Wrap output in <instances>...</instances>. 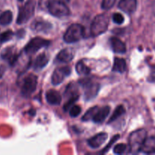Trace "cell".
<instances>
[{
	"mask_svg": "<svg viewBox=\"0 0 155 155\" xmlns=\"http://www.w3.org/2000/svg\"><path fill=\"white\" fill-rule=\"evenodd\" d=\"M109 22H110V17L107 14L104 13L97 15L91 24V35L95 37L104 33L107 30Z\"/></svg>",
	"mask_w": 155,
	"mask_h": 155,
	"instance_id": "obj_1",
	"label": "cell"
},
{
	"mask_svg": "<svg viewBox=\"0 0 155 155\" xmlns=\"http://www.w3.org/2000/svg\"><path fill=\"white\" fill-rule=\"evenodd\" d=\"M146 138L147 132L143 129L138 130L132 133L129 137L130 152L132 154H137L141 151V148Z\"/></svg>",
	"mask_w": 155,
	"mask_h": 155,
	"instance_id": "obj_2",
	"label": "cell"
},
{
	"mask_svg": "<svg viewBox=\"0 0 155 155\" xmlns=\"http://www.w3.org/2000/svg\"><path fill=\"white\" fill-rule=\"evenodd\" d=\"M84 27L79 24L70 26L64 35V40L67 43H74L80 41L84 36Z\"/></svg>",
	"mask_w": 155,
	"mask_h": 155,
	"instance_id": "obj_3",
	"label": "cell"
},
{
	"mask_svg": "<svg viewBox=\"0 0 155 155\" xmlns=\"http://www.w3.org/2000/svg\"><path fill=\"white\" fill-rule=\"evenodd\" d=\"M48 12L56 18H64L70 15V9L61 0H51L48 3Z\"/></svg>",
	"mask_w": 155,
	"mask_h": 155,
	"instance_id": "obj_4",
	"label": "cell"
},
{
	"mask_svg": "<svg viewBox=\"0 0 155 155\" xmlns=\"http://www.w3.org/2000/svg\"><path fill=\"white\" fill-rule=\"evenodd\" d=\"M35 6L36 3L33 0H28L24 5L20 8L19 13L17 18V24H26L34 15Z\"/></svg>",
	"mask_w": 155,
	"mask_h": 155,
	"instance_id": "obj_5",
	"label": "cell"
},
{
	"mask_svg": "<svg viewBox=\"0 0 155 155\" xmlns=\"http://www.w3.org/2000/svg\"><path fill=\"white\" fill-rule=\"evenodd\" d=\"M37 82V77L34 74H30L25 77L23 80V84L21 86V94L24 96H30L36 90Z\"/></svg>",
	"mask_w": 155,
	"mask_h": 155,
	"instance_id": "obj_6",
	"label": "cell"
},
{
	"mask_svg": "<svg viewBox=\"0 0 155 155\" xmlns=\"http://www.w3.org/2000/svg\"><path fill=\"white\" fill-rule=\"evenodd\" d=\"M50 41L43 39L42 37H35L32 39L24 48V51L26 54H34L39 49L44 47L48 46Z\"/></svg>",
	"mask_w": 155,
	"mask_h": 155,
	"instance_id": "obj_7",
	"label": "cell"
},
{
	"mask_svg": "<svg viewBox=\"0 0 155 155\" xmlns=\"http://www.w3.org/2000/svg\"><path fill=\"white\" fill-rule=\"evenodd\" d=\"M80 84L85 89V98L86 100H90L95 98L100 89V85L98 83H92L89 79H83L80 80Z\"/></svg>",
	"mask_w": 155,
	"mask_h": 155,
	"instance_id": "obj_8",
	"label": "cell"
},
{
	"mask_svg": "<svg viewBox=\"0 0 155 155\" xmlns=\"http://www.w3.org/2000/svg\"><path fill=\"white\" fill-rule=\"evenodd\" d=\"M71 73V70L68 66L57 68L51 76V83L54 86H58V85L61 84L64 81L65 77L69 76Z\"/></svg>",
	"mask_w": 155,
	"mask_h": 155,
	"instance_id": "obj_9",
	"label": "cell"
},
{
	"mask_svg": "<svg viewBox=\"0 0 155 155\" xmlns=\"http://www.w3.org/2000/svg\"><path fill=\"white\" fill-rule=\"evenodd\" d=\"M118 8L127 14H133L137 8V0H120Z\"/></svg>",
	"mask_w": 155,
	"mask_h": 155,
	"instance_id": "obj_10",
	"label": "cell"
},
{
	"mask_svg": "<svg viewBox=\"0 0 155 155\" xmlns=\"http://www.w3.org/2000/svg\"><path fill=\"white\" fill-rule=\"evenodd\" d=\"M106 133H100L88 140V145L92 148H98L103 145L107 139Z\"/></svg>",
	"mask_w": 155,
	"mask_h": 155,
	"instance_id": "obj_11",
	"label": "cell"
},
{
	"mask_svg": "<svg viewBox=\"0 0 155 155\" xmlns=\"http://www.w3.org/2000/svg\"><path fill=\"white\" fill-rule=\"evenodd\" d=\"M74 57V51L71 48H66L60 51L56 57V60L61 63H68Z\"/></svg>",
	"mask_w": 155,
	"mask_h": 155,
	"instance_id": "obj_12",
	"label": "cell"
},
{
	"mask_svg": "<svg viewBox=\"0 0 155 155\" xmlns=\"http://www.w3.org/2000/svg\"><path fill=\"white\" fill-rule=\"evenodd\" d=\"M47 102L51 105H59L61 102V95L58 91L54 89H50L45 95Z\"/></svg>",
	"mask_w": 155,
	"mask_h": 155,
	"instance_id": "obj_13",
	"label": "cell"
},
{
	"mask_svg": "<svg viewBox=\"0 0 155 155\" xmlns=\"http://www.w3.org/2000/svg\"><path fill=\"white\" fill-rule=\"evenodd\" d=\"M141 151L144 154H155V136L147 137L142 145Z\"/></svg>",
	"mask_w": 155,
	"mask_h": 155,
	"instance_id": "obj_14",
	"label": "cell"
},
{
	"mask_svg": "<svg viewBox=\"0 0 155 155\" xmlns=\"http://www.w3.org/2000/svg\"><path fill=\"white\" fill-rule=\"evenodd\" d=\"M2 58L7 60L11 65H14L18 60V55L15 53V48L13 47L7 48L3 51L1 54Z\"/></svg>",
	"mask_w": 155,
	"mask_h": 155,
	"instance_id": "obj_15",
	"label": "cell"
},
{
	"mask_svg": "<svg viewBox=\"0 0 155 155\" xmlns=\"http://www.w3.org/2000/svg\"><path fill=\"white\" fill-rule=\"evenodd\" d=\"M110 110V108L109 106H105V107H103L101 108L98 107L95 116L92 118V121L94 123H96V124H101V123H103L107 117L108 116Z\"/></svg>",
	"mask_w": 155,
	"mask_h": 155,
	"instance_id": "obj_16",
	"label": "cell"
},
{
	"mask_svg": "<svg viewBox=\"0 0 155 155\" xmlns=\"http://www.w3.org/2000/svg\"><path fill=\"white\" fill-rule=\"evenodd\" d=\"M110 46L112 50L115 53H120V54H124L127 51V47L125 43L117 37H111L110 39Z\"/></svg>",
	"mask_w": 155,
	"mask_h": 155,
	"instance_id": "obj_17",
	"label": "cell"
},
{
	"mask_svg": "<svg viewBox=\"0 0 155 155\" xmlns=\"http://www.w3.org/2000/svg\"><path fill=\"white\" fill-rule=\"evenodd\" d=\"M48 61H49L48 56L45 53H42V54H39L36 58V60L34 61V63L33 64V69L36 71H40V70L43 69L48 63Z\"/></svg>",
	"mask_w": 155,
	"mask_h": 155,
	"instance_id": "obj_18",
	"label": "cell"
},
{
	"mask_svg": "<svg viewBox=\"0 0 155 155\" xmlns=\"http://www.w3.org/2000/svg\"><path fill=\"white\" fill-rule=\"evenodd\" d=\"M127 70V62L124 58H115L114 61V65L112 71L114 72L124 73Z\"/></svg>",
	"mask_w": 155,
	"mask_h": 155,
	"instance_id": "obj_19",
	"label": "cell"
},
{
	"mask_svg": "<svg viewBox=\"0 0 155 155\" xmlns=\"http://www.w3.org/2000/svg\"><path fill=\"white\" fill-rule=\"evenodd\" d=\"M51 27V25L49 23L45 22V21H34L32 24V29L34 31L37 32H44L47 31Z\"/></svg>",
	"mask_w": 155,
	"mask_h": 155,
	"instance_id": "obj_20",
	"label": "cell"
},
{
	"mask_svg": "<svg viewBox=\"0 0 155 155\" xmlns=\"http://www.w3.org/2000/svg\"><path fill=\"white\" fill-rule=\"evenodd\" d=\"M12 20H13V15L11 11H5L0 15V24L1 25H8L12 23Z\"/></svg>",
	"mask_w": 155,
	"mask_h": 155,
	"instance_id": "obj_21",
	"label": "cell"
},
{
	"mask_svg": "<svg viewBox=\"0 0 155 155\" xmlns=\"http://www.w3.org/2000/svg\"><path fill=\"white\" fill-rule=\"evenodd\" d=\"M76 71L80 75L82 76H86L88 74H90L91 69L83 61H80L76 65Z\"/></svg>",
	"mask_w": 155,
	"mask_h": 155,
	"instance_id": "obj_22",
	"label": "cell"
},
{
	"mask_svg": "<svg viewBox=\"0 0 155 155\" xmlns=\"http://www.w3.org/2000/svg\"><path fill=\"white\" fill-rule=\"evenodd\" d=\"M65 95H67L68 98L73 97H79V92L77 86L74 83H70L65 90Z\"/></svg>",
	"mask_w": 155,
	"mask_h": 155,
	"instance_id": "obj_23",
	"label": "cell"
},
{
	"mask_svg": "<svg viewBox=\"0 0 155 155\" xmlns=\"http://www.w3.org/2000/svg\"><path fill=\"white\" fill-rule=\"evenodd\" d=\"M125 112H126V110L124 107V106L122 105L118 106V107L115 109L114 112V114H112V116L110 117V120H108V124H110V123L114 122V120H117L120 117L124 115V114H125Z\"/></svg>",
	"mask_w": 155,
	"mask_h": 155,
	"instance_id": "obj_24",
	"label": "cell"
},
{
	"mask_svg": "<svg viewBox=\"0 0 155 155\" xmlns=\"http://www.w3.org/2000/svg\"><path fill=\"white\" fill-rule=\"evenodd\" d=\"M98 107H97V106H95V107H92V108H90L89 110H88L87 111H86V113L85 114L84 116L83 117V121H89L90 120H92V118L94 117V116H95V113L97 112V110H98Z\"/></svg>",
	"mask_w": 155,
	"mask_h": 155,
	"instance_id": "obj_25",
	"label": "cell"
},
{
	"mask_svg": "<svg viewBox=\"0 0 155 155\" xmlns=\"http://www.w3.org/2000/svg\"><path fill=\"white\" fill-rule=\"evenodd\" d=\"M14 33L12 30H7L5 32H3L2 34H0V42L2 43H4V42H8L10 39H12V38L13 37Z\"/></svg>",
	"mask_w": 155,
	"mask_h": 155,
	"instance_id": "obj_26",
	"label": "cell"
},
{
	"mask_svg": "<svg viewBox=\"0 0 155 155\" xmlns=\"http://www.w3.org/2000/svg\"><path fill=\"white\" fill-rule=\"evenodd\" d=\"M69 110L70 116L72 117H77L80 114L82 109L79 105H73Z\"/></svg>",
	"mask_w": 155,
	"mask_h": 155,
	"instance_id": "obj_27",
	"label": "cell"
},
{
	"mask_svg": "<svg viewBox=\"0 0 155 155\" xmlns=\"http://www.w3.org/2000/svg\"><path fill=\"white\" fill-rule=\"evenodd\" d=\"M117 0H103L101 2V8L104 10H109L111 8Z\"/></svg>",
	"mask_w": 155,
	"mask_h": 155,
	"instance_id": "obj_28",
	"label": "cell"
},
{
	"mask_svg": "<svg viewBox=\"0 0 155 155\" xmlns=\"http://www.w3.org/2000/svg\"><path fill=\"white\" fill-rule=\"evenodd\" d=\"M127 145L125 144H118L114 148V153L116 154H122L125 152Z\"/></svg>",
	"mask_w": 155,
	"mask_h": 155,
	"instance_id": "obj_29",
	"label": "cell"
},
{
	"mask_svg": "<svg viewBox=\"0 0 155 155\" xmlns=\"http://www.w3.org/2000/svg\"><path fill=\"white\" fill-rule=\"evenodd\" d=\"M113 21L114 22L117 24H121L124 22V18L120 13H114L113 15Z\"/></svg>",
	"mask_w": 155,
	"mask_h": 155,
	"instance_id": "obj_30",
	"label": "cell"
},
{
	"mask_svg": "<svg viewBox=\"0 0 155 155\" xmlns=\"http://www.w3.org/2000/svg\"><path fill=\"white\" fill-rule=\"evenodd\" d=\"M118 139H119V136H118V135H117V136H114V138H113V139H111V141H110V144H109V146H108V145H107V146L105 148H104V151H101V153H102V154H104V153H105L106 151H107V150H108V149H107V148H110V145H112V144L114 143V142H116V141Z\"/></svg>",
	"mask_w": 155,
	"mask_h": 155,
	"instance_id": "obj_31",
	"label": "cell"
},
{
	"mask_svg": "<svg viewBox=\"0 0 155 155\" xmlns=\"http://www.w3.org/2000/svg\"><path fill=\"white\" fill-rule=\"evenodd\" d=\"M5 71H6V67L5 66L4 64H0V79L2 78V77L4 76Z\"/></svg>",
	"mask_w": 155,
	"mask_h": 155,
	"instance_id": "obj_32",
	"label": "cell"
},
{
	"mask_svg": "<svg viewBox=\"0 0 155 155\" xmlns=\"http://www.w3.org/2000/svg\"><path fill=\"white\" fill-rule=\"evenodd\" d=\"M152 12H153V14H154V15L155 16V0L154 1V2H153V5H152Z\"/></svg>",
	"mask_w": 155,
	"mask_h": 155,
	"instance_id": "obj_33",
	"label": "cell"
},
{
	"mask_svg": "<svg viewBox=\"0 0 155 155\" xmlns=\"http://www.w3.org/2000/svg\"><path fill=\"white\" fill-rule=\"evenodd\" d=\"M61 1L64 2H69L70 0H61Z\"/></svg>",
	"mask_w": 155,
	"mask_h": 155,
	"instance_id": "obj_34",
	"label": "cell"
},
{
	"mask_svg": "<svg viewBox=\"0 0 155 155\" xmlns=\"http://www.w3.org/2000/svg\"><path fill=\"white\" fill-rule=\"evenodd\" d=\"M2 42H0V46H1V45H2Z\"/></svg>",
	"mask_w": 155,
	"mask_h": 155,
	"instance_id": "obj_35",
	"label": "cell"
},
{
	"mask_svg": "<svg viewBox=\"0 0 155 155\" xmlns=\"http://www.w3.org/2000/svg\"><path fill=\"white\" fill-rule=\"evenodd\" d=\"M19 1L20 2H23V1H24V0H19Z\"/></svg>",
	"mask_w": 155,
	"mask_h": 155,
	"instance_id": "obj_36",
	"label": "cell"
}]
</instances>
